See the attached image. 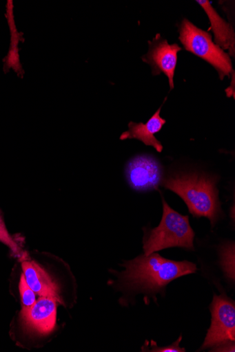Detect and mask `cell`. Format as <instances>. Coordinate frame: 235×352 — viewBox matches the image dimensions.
<instances>
[{
  "mask_svg": "<svg viewBox=\"0 0 235 352\" xmlns=\"http://www.w3.org/2000/svg\"><path fill=\"white\" fill-rule=\"evenodd\" d=\"M121 281L125 289L151 297L163 294L173 280L196 273V265L188 261H174L162 258L156 252L141 254L124 264Z\"/></svg>",
  "mask_w": 235,
  "mask_h": 352,
  "instance_id": "obj_1",
  "label": "cell"
},
{
  "mask_svg": "<svg viewBox=\"0 0 235 352\" xmlns=\"http://www.w3.org/2000/svg\"><path fill=\"white\" fill-rule=\"evenodd\" d=\"M218 177L204 173H176L163 182L166 189L178 195L195 217L208 218L214 228L222 214L216 184Z\"/></svg>",
  "mask_w": 235,
  "mask_h": 352,
  "instance_id": "obj_2",
  "label": "cell"
},
{
  "mask_svg": "<svg viewBox=\"0 0 235 352\" xmlns=\"http://www.w3.org/2000/svg\"><path fill=\"white\" fill-rule=\"evenodd\" d=\"M162 203L163 216L159 226L152 230H145L144 254L176 247L194 250L195 234L190 225L189 217L172 209L163 197Z\"/></svg>",
  "mask_w": 235,
  "mask_h": 352,
  "instance_id": "obj_3",
  "label": "cell"
},
{
  "mask_svg": "<svg viewBox=\"0 0 235 352\" xmlns=\"http://www.w3.org/2000/svg\"><path fill=\"white\" fill-rule=\"evenodd\" d=\"M179 40L184 49L208 62L217 71L221 80L232 74V63L228 54L212 41L208 32L185 19L179 26Z\"/></svg>",
  "mask_w": 235,
  "mask_h": 352,
  "instance_id": "obj_4",
  "label": "cell"
},
{
  "mask_svg": "<svg viewBox=\"0 0 235 352\" xmlns=\"http://www.w3.org/2000/svg\"><path fill=\"white\" fill-rule=\"evenodd\" d=\"M210 309L212 324L199 350H212L235 341L234 302L224 295H214Z\"/></svg>",
  "mask_w": 235,
  "mask_h": 352,
  "instance_id": "obj_5",
  "label": "cell"
},
{
  "mask_svg": "<svg viewBox=\"0 0 235 352\" xmlns=\"http://www.w3.org/2000/svg\"><path fill=\"white\" fill-rule=\"evenodd\" d=\"M125 177L130 186L137 191L156 189L163 180V168L154 157L139 155L134 157L125 168Z\"/></svg>",
  "mask_w": 235,
  "mask_h": 352,
  "instance_id": "obj_6",
  "label": "cell"
},
{
  "mask_svg": "<svg viewBox=\"0 0 235 352\" xmlns=\"http://www.w3.org/2000/svg\"><path fill=\"white\" fill-rule=\"evenodd\" d=\"M148 52L142 60L152 67L153 76L163 74L169 79L170 89H174V75L177 66L178 53L182 48L176 43L170 45L157 34L152 41H148Z\"/></svg>",
  "mask_w": 235,
  "mask_h": 352,
  "instance_id": "obj_7",
  "label": "cell"
},
{
  "mask_svg": "<svg viewBox=\"0 0 235 352\" xmlns=\"http://www.w3.org/2000/svg\"><path fill=\"white\" fill-rule=\"evenodd\" d=\"M58 303L54 298L41 297L30 308L23 309L21 319L24 329L39 336L52 333L56 327Z\"/></svg>",
  "mask_w": 235,
  "mask_h": 352,
  "instance_id": "obj_8",
  "label": "cell"
},
{
  "mask_svg": "<svg viewBox=\"0 0 235 352\" xmlns=\"http://www.w3.org/2000/svg\"><path fill=\"white\" fill-rule=\"evenodd\" d=\"M22 268L27 284L37 295L54 298L63 303L57 285L43 268L35 262L27 261H23Z\"/></svg>",
  "mask_w": 235,
  "mask_h": 352,
  "instance_id": "obj_9",
  "label": "cell"
},
{
  "mask_svg": "<svg viewBox=\"0 0 235 352\" xmlns=\"http://www.w3.org/2000/svg\"><path fill=\"white\" fill-rule=\"evenodd\" d=\"M161 107L153 115L146 124L130 122L128 124L129 130L123 133L121 140H138L146 146H153L156 151L162 152L163 147L161 142L156 139L154 135L160 132L165 124V119L160 116Z\"/></svg>",
  "mask_w": 235,
  "mask_h": 352,
  "instance_id": "obj_10",
  "label": "cell"
},
{
  "mask_svg": "<svg viewBox=\"0 0 235 352\" xmlns=\"http://www.w3.org/2000/svg\"><path fill=\"white\" fill-rule=\"evenodd\" d=\"M196 3L205 10L210 20L214 43L234 56L235 34L232 25L219 16L208 0H198Z\"/></svg>",
  "mask_w": 235,
  "mask_h": 352,
  "instance_id": "obj_11",
  "label": "cell"
},
{
  "mask_svg": "<svg viewBox=\"0 0 235 352\" xmlns=\"http://www.w3.org/2000/svg\"><path fill=\"white\" fill-rule=\"evenodd\" d=\"M220 265L226 276L234 283V243H226L220 250Z\"/></svg>",
  "mask_w": 235,
  "mask_h": 352,
  "instance_id": "obj_12",
  "label": "cell"
},
{
  "mask_svg": "<svg viewBox=\"0 0 235 352\" xmlns=\"http://www.w3.org/2000/svg\"><path fill=\"white\" fill-rule=\"evenodd\" d=\"M19 292L23 304V309H28L37 302L36 294L27 284L23 274H22L19 283Z\"/></svg>",
  "mask_w": 235,
  "mask_h": 352,
  "instance_id": "obj_13",
  "label": "cell"
},
{
  "mask_svg": "<svg viewBox=\"0 0 235 352\" xmlns=\"http://www.w3.org/2000/svg\"><path fill=\"white\" fill-rule=\"evenodd\" d=\"M182 341V336L172 344L165 346L159 347L157 346L154 341H151V349H145L143 351H152V352H185V349L181 348L180 343Z\"/></svg>",
  "mask_w": 235,
  "mask_h": 352,
  "instance_id": "obj_14",
  "label": "cell"
},
{
  "mask_svg": "<svg viewBox=\"0 0 235 352\" xmlns=\"http://www.w3.org/2000/svg\"><path fill=\"white\" fill-rule=\"evenodd\" d=\"M234 342H229L217 346L211 351H234Z\"/></svg>",
  "mask_w": 235,
  "mask_h": 352,
  "instance_id": "obj_15",
  "label": "cell"
}]
</instances>
